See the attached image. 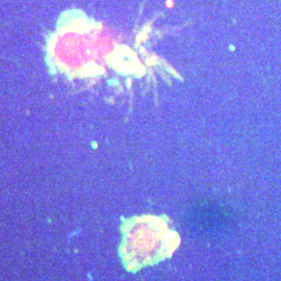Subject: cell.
<instances>
[{
  "label": "cell",
  "mask_w": 281,
  "mask_h": 281,
  "mask_svg": "<svg viewBox=\"0 0 281 281\" xmlns=\"http://www.w3.org/2000/svg\"><path fill=\"white\" fill-rule=\"evenodd\" d=\"M122 231L120 253L127 270L132 272L171 257L180 244L178 233L164 217L132 218L123 224Z\"/></svg>",
  "instance_id": "obj_1"
}]
</instances>
